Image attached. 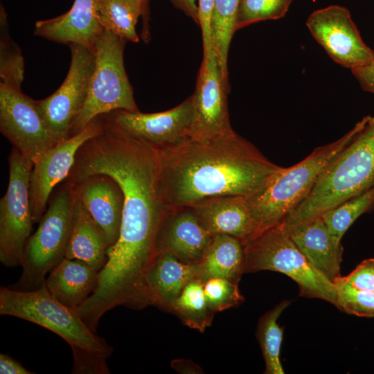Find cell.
Masks as SVG:
<instances>
[{"label": "cell", "mask_w": 374, "mask_h": 374, "mask_svg": "<svg viewBox=\"0 0 374 374\" xmlns=\"http://www.w3.org/2000/svg\"><path fill=\"white\" fill-rule=\"evenodd\" d=\"M103 130V120L98 116L80 132L59 141L33 163L29 180L33 223L40 221L53 189L67 177L80 148Z\"/></svg>", "instance_id": "obj_13"}, {"label": "cell", "mask_w": 374, "mask_h": 374, "mask_svg": "<svg viewBox=\"0 0 374 374\" xmlns=\"http://www.w3.org/2000/svg\"><path fill=\"white\" fill-rule=\"evenodd\" d=\"M71 62L60 87L47 98L36 100L51 133L57 142L69 137L72 125L88 95L96 63L95 52L70 44Z\"/></svg>", "instance_id": "obj_9"}, {"label": "cell", "mask_w": 374, "mask_h": 374, "mask_svg": "<svg viewBox=\"0 0 374 374\" xmlns=\"http://www.w3.org/2000/svg\"><path fill=\"white\" fill-rule=\"evenodd\" d=\"M96 15L104 31L139 42L136 26L143 15L142 0H96Z\"/></svg>", "instance_id": "obj_24"}, {"label": "cell", "mask_w": 374, "mask_h": 374, "mask_svg": "<svg viewBox=\"0 0 374 374\" xmlns=\"http://www.w3.org/2000/svg\"><path fill=\"white\" fill-rule=\"evenodd\" d=\"M241 0H215L211 19L212 48L215 55L223 83L230 91L228 55L236 31V19Z\"/></svg>", "instance_id": "obj_25"}, {"label": "cell", "mask_w": 374, "mask_h": 374, "mask_svg": "<svg viewBox=\"0 0 374 374\" xmlns=\"http://www.w3.org/2000/svg\"><path fill=\"white\" fill-rule=\"evenodd\" d=\"M213 237L191 206L171 208L157 231L156 254L169 253L186 264H199Z\"/></svg>", "instance_id": "obj_15"}, {"label": "cell", "mask_w": 374, "mask_h": 374, "mask_svg": "<svg viewBox=\"0 0 374 374\" xmlns=\"http://www.w3.org/2000/svg\"><path fill=\"white\" fill-rule=\"evenodd\" d=\"M339 309L357 317H374V293L357 289L350 284L344 276L334 283Z\"/></svg>", "instance_id": "obj_31"}, {"label": "cell", "mask_w": 374, "mask_h": 374, "mask_svg": "<svg viewBox=\"0 0 374 374\" xmlns=\"http://www.w3.org/2000/svg\"><path fill=\"white\" fill-rule=\"evenodd\" d=\"M306 26L337 64L350 70L374 62V51L363 41L345 7L332 5L312 12Z\"/></svg>", "instance_id": "obj_11"}, {"label": "cell", "mask_w": 374, "mask_h": 374, "mask_svg": "<svg viewBox=\"0 0 374 374\" xmlns=\"http://www.w3.org/2000/svg\"><path fill=\"white\" fill-rule=\"evenodd\" d=\"M0 131L33 163L58 142L48 128L36 100L0 84Z\"/></svg>", "instance_id": "obj_10"}, {"label": "cell", "mask_w": 374, "mask_h": 374, "mask_svg": "<svg viewBox=\"0 0 374 374\" xmlns=\"http://www.w3.org/2000/svg\"><path fill=\"white\" fill-rule=\"evenodd\" d=\"M290 303V301L283 300L259 319L256 337L264 358L266 374H284L280 359L283 328L277 321Z\"/></svg>", "instance_id": "obj_27"}, {"label": "cell", "mask_w": 374, "mask_h": 374, "mask_svg": "<svg viewBox=\"0 0 374 374\" xmlns=\"http://www.w3.org/2000/svg\"><path fill=\"white\" fill-rule=\"evenodd\" d=\"M374 209V186L344 200L324 213L323 219L332 239L341 244L344 233L362 214Z\"/></svg>", "instance_id": "obj_28"}, {"label": "cell", "mask_w": 374, "mask_h": 374, "mask_svg": "<svg viewBox=\"0 0 374 374\" xmlns=\"http://www.w3.org/2000/svg\"><path fill=\"white\" fill-rule=\"evenodd\" d=\"M143 1V29H142V38L145 42H148L150 39V29H149V21H150V12H149V0H142Z\"/></svg>", "instance_id": "obj_39"}, {"label": "cell", "mask_w": 374, "mask_h": 374, "mask_svg": "<svg viewBox=\"0 0 374 374\" xmlns=\"http://www.w3.org/2000/svg\"><path fill=\"white\" fill-rule=\"evenodd\" d=\"M198 274V264H186L169 253H157L145 277L150 305L170 311L184 287Z\"/></svg>", "instance_id": "obj_20"}, {"label": "cell", "mask_w": 374, "mask_h": 374, "mask_svg": "<svg viewBox=\"0 0 374 374\" xmlns=\"http://www.w3.org/2000/svg\"><path fill=\"white\" fill-rule=\"evenodd\" d=\"M191 206L212 235H229L241 240L244 245L258 235L247 197L214 196Z\"/></svg>", "instance_id": "obj_17"}, {"label": "cell", "mask_w": 374, "mask_h": 374, "mask_svg": "<svg viewBox=\"0 0 374 374\" xmlns=\"http://www.w3.org/2000/svg\"><path fill=\"white\" fill-rule=\"evenodd\" d=\"M127 41L103 31L95 46L96 63L86 101L75 119L70 136L98 116L116 110L139 111L127 75L124 49Z\"/></svg>", "instance_id": "obj_7"}, {"label": "cell", "mask_w": 374, "mask_h": 374, "mask_svg": "<svg viewBox=\"0 0 374 374\" xmlns=\"http://www.w3.org/2000/svg\"><path fill=\"white\" fill-rule=\"evenodd\" d=\"M24 78V60L20 48L11 39L7 14L0 9V84L21 90Z\"/></svg>", "instance_id": "obj_29"}, {"label": "cell", "mask_w": 374, "mask_h": 374, "mask_svg": "<svg viewBox=\"0 0 374 374\" xmlns=\"http://www.w3.org/2000/svg\"><path fill=\"white\" fill-rule=\"evenodd\" d=\"M107 235L74 193L73 226L65 258L84 261L100 271L107 260Z\"/></svg>", "instance_id": "obj_22"}, {"label": "cell", "mask_w": 374, "mask_h": 374, "mask_svg": "<svg viewBox=\"0 0 374 374\" xmlns=\"http://www.w3.org/2000/svg\"><path fill=\"white\" fill-rule=\"evenodd\" d=\"M374 186V115L323 171L305 199L282 223L290 228L322 216L344 200Z\"/></svg>", "instance_id": "obj_2"}, {"label": "cell", "mask_w": 374, "mask_h": 374, "mask_svg": "<svg viewBox=\"0 0 374 374\" xmlns=\"http://www.w3.org/2000/svg\"><path fill=\"white\" fill-rule=\"evenodd\" d=\"M351 71L364 91L374 93V62Z\"/></svg>", "instance_id": "obj_35"}, {"label": "cell", "mask_w": 374, "mask_h": 374, "mask_svg": "<svg viewBox=\"0 0 374 374\" xmlns=\"http://www.w3.org/2000/svg\"><path fill=\"white\" fill-rule=\"evenodd\" d=\"M344 278L353 287L374 293V258L364 260Z\"/></svg>", "instance_id": "obj_34"}, {"label": "cell", "mask_w": 374, "mask_h": 374, "mask_svg": "<svg viewBox=\"0 0 374 374\" xmlns=\"http://www.w3.org/2000/svg\"><path fill=\"white\" fill-rule=\"evenodd\" d=\"M213 51L202 58L192 96L193 121L190 137L207 142L235 132L228 109L227 94Z\"/></svg>", "instance_id": "obj_12"}, {"label": "cell", "mask_w": 374, "mask_h": 374, "mask_svg": "<svg viewBox=\"0 0 374 374\" xmlns=\"http://www.w3.org/2000/svg\"><path fill=\"white\" fill-rule=\"evenodd\" d=\"M69 184L103 229L110 247L114 244L120 234L124 204V195L119 184L111 177L102 174L93 175Z\"/></svg>", "instance_id": "obj_16"}, {"label": "cell", "mask_w": 374, "mask_h": 374, "mask_svg": "<svg viewBox=\"0 0 374 374\" xmlns=\"http://www.w3.org/2000/svg\"><path fill=\"white\" fill-rule=\"evenodd\" d=\"M0 314L39 325L66 341L73 358L95 355L108 358L113 351L107 341L93 332L75 310L56 300L44 283L33 290L0 289Z\"/></svg>", "instance_id": "obj_4"}, {"label": "cell", "mask_w": 374, "mask_h": 374, "mask_svg": "<svg viewBox=\"0 0 374 374\" xmlns=\"http://www.w3.org/2000/svg\"><path fill=\"white\" fill-rule=\"evenodd\" d=\"M198 266L202 280L223 277L238 283L244 274V245L233 236L215 235Z\"/></svg>", "instance_id": "obj_23"}, {"label": "cell", "mask_w": 374, "mask_h": 374, "mask_svg": "<svg viewBox=\"0 0 374 374\" xmlns=\"http://www.w3.org/2000/svg\"><path fill=\"white\" fill-rule=\"evenodd\" d=\"M293 0H241L236 31L252 24L283 17Z\"/></svg>", "instance_id": "obj_30"}, {"label": "cell", "mask_w": 374, "mask_h": 374, "mask_svg": "<svg viewBox=\"0 0 374 374\" xmlns=\"http://www.w3.org/2000/svg\"><path fill=\"white\" fill-rule=\"evenodd\" d=\"M215 0H198V25L201 28L203 46V58H206L211 51V19Z\"/></svg>", "instance_id": "obj_33"}, {"label": "cell", "mask_w": 374, "mask_h": 374, "mask_svg": "<svg viewBox=\"0 0 374 374\" xmlns=\"http://www.w3.org/2000/svg\"><path fill=\"white\" fill-rule=\"evenodd\" d=\"M73 188L65 182L51 199L36 231L29 237L22 255L21 275L10 287H40L50 271L65 258L73 226Z\"/></svg>", "instance_id": "obj_6"}, {"label": "cell", "mask_w": 374, "mask_h": 374, "mask_svg": "<svg viewBox=\"0 0 374 374\" xmlns=\"http://www.w3.org/2000/svg\"><path fill=\"white\" fill-rule=\"evenodd\" d=\"M262 270L291 278L298 285L301 296L337 305L335 284L310 263L281 224L266 229L244 244V274Z\"/></svg>", "instance_id": "obj_5"}, {"label": "cell", "mask_w": 374, "mask_h": 374, "mask_svg": "<svg viewBox=\"0 0 374 374\" xmlns=\"http://www.w3.org/2000/svg\"><path fill=\"white\" fill-rule=\"evenodd\" d=\"M8 162V185L0 200V261L12 267L21 265L33 230L29 180L33 163L15 148Z\"/></svg>", "instance_id": "obj_8"}, {"label": "cell", "mask_w": 374, "mask_h": 374, "mask_svg": "<svg viewBox=\"0 0 374 374\" xmlns=\"http://www.w3.org/2000/svg\"><path fill=\"white\" fill-rule=\"evenodd\" d=\"M103 31L96 15V0H74L67 12L36 21L34 33L57 43L80 44L94 51Z\"/></svg>", "instance_id": "obj_18"}, {"label": "cell", "mask_w": 374, "mask_h": 374, "mask_svg": "<svg viewBox=\"0 0 374 374\" xmlns=\"http://www.w3.org/2000/svg\"><path fill=\"white\" fill-rule=\"evenodd\" d=\"M98 274L84 261L64 258L48 274L44 285L56 300L75 310L95 291Z\"/></svg>", "instance_id": "obj_21"}, {"label": "cell", "mask_w": 374, "mask_h": 374, "mask_svg": "<svg viewBox=\"0 0 374 374\" xmlns=\"http://www.w3.org/2000/svg\"><path fill=\"white\" fill-rule=\"evenodd\" d=\"M1 374H32L35 373L26 369L20 362L9 355L0 354Z\"/></svg>", "instance_id": "obj_36"}, {"label": "cell", "mask_w": 374, "mask_h": 374, "mask_svg": "<svg viewBox=\"0 0 374 374\" xmlns=\"http://www.w3.org/2000/svg\"><path fill=\"white\" fill-rule=\"evenodd\" d=\"M157 150L161 190L170 208L214 196L251 197L283 168L235 132L207 142L189 138Z\"/></svg>", "instance_id": "obj_1"}, {"label": "cell", "mask_w": 374, "mask_h": 374, "mask_svg": "<svg viewBox=\"0 0 374 374\" xmlns=\"http://www.w3.org/2000/svg\"><path fill=\"white\" fill-rule=\"evenodd\" d=\"M170 312L188 327L204 332L210 326L215 312L208 306L203 290V280L193 278L173 301Z\"/></svg>", "instance_id": "obj_26"}, {"label": "cell", "mask_w": 374, "mask_h": 374, "mask_svg": "<svg viewBox=\"0 0 374 374\" xmlns=\"http://www.w3.org/2000/svg\"><path fill=\"white\" fill-rule=\"evenodd\" d=\"M172 366L182 373H202L201 368L193 362L186 359H175L172 362Z\"/></svg>", "instance_id": "obj_38"}, {"label": "cell", "mask_w": 374, "mask_h": 374, "mask_svg": "<svg viewBox=\"0 0 374 374\" xmlns=\"http://www.w3.org/2000/svg\"><path fill=\"white\" fill-rule=\"evenodd\" d=\"M170 1L197 24H199L198 0H170Z\"/></svg>", "instance_id": "obj_37"}, {"label": "cell", "mask_w": 374, "mask_h": 374, "mask_svg": "<svg viewBox=\"0 0 374 374\" xmlns=\"http://www.w3.org/2000/svg\"><path fill=\"white\" fill-rule=\"evenodd\" d=\"M361 125L362 120L335 141L315 148L291 167H283L262 192L248 197L258 235L282 224L305 199L323 171Z\"/></svg>", "instance_id": "obj_3"}, {"label": "cell", "mask_w": 374, "mask_h": 374, "mask_svg": "<svg viewBox=\"0 0 374 374\" xmlns=\"http://www.w3.org/2000/svg\"><path fill=\"white\" fill-rule=\"evenodd\" d=\"M193 114L190 96L177 106L161 112L116 110L104 116L128 134L163 149L190 138Z\"/></svg>", "instance_id": "obj_14"}, {"label": "cell", "mask_w": 374, "mask_h": 374, "mask_svg": "<svg viewBox=\"0 0 374 374\" xmlns=\"http://www.w3.org/2000/svg\"><path fill=\"white\" fill-rule=\"evenodd\" d=\"M203 290L208 308L215 313L237 307L244 300L238 283L223 277L204 280Z\"/></svg>", "instance_id": "obj_32"}, {"label": "cell", "mask_w": 374, "mask_h": 374, "mask_svg": "<svg viewBox=\"0 0 374 374\" xmlns=\"http://www.w3.org/2000/svg\"><path fill=\"white\" fill-rule=\"evenodd\" d=\"M285 229L310 263L330 281L334 283L341 276L343 246L333 241L321 216Z\"/></svg>", "instance_id": "obj_19"}]
</instances>
